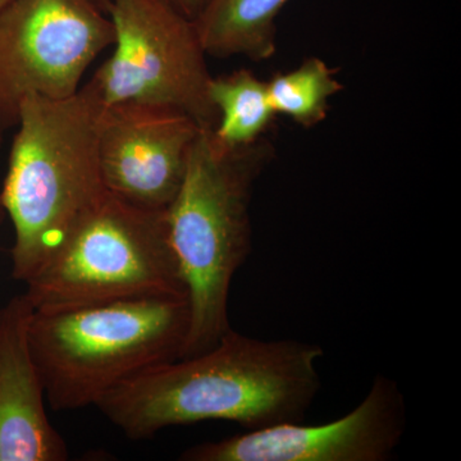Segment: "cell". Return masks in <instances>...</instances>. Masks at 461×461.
Instances as JSON below:
<instances>
[{
  "instance_id": "obj_1",
  "label": "cell",
  "mask_w": 461,
  "mask_h": 461,
  "mask_svg": "<svg viewBox=\"0 0 461 461\" xmlns=\"http://www.w3.org/2000/svg\"><path fill=\"white\" fill-rule=\"evenodd\" d=\"M323 355L313 342L254 339L230 329L204 353L121 382L96 408L132 439L205 420L247 430L300 423L320 393Z\"/></svg>"
},
{
  "instance_id": "obj_2",
  "label": "cell",
  "mask_w": 461,
  "mask_h": 461,
  "mask_svg": "<svg viewBox=\"0 0 461 461\" xmlns=\"http://www.w3.org/2000/svg\"><path fill=\"white\" fill-rule=\"evenodd\" d=\"M103 108L89 83L68 98L29 95L21 103L0 191L14 227V280L38 275L107 191L98 148Z\"/></svg>"
},
{
  "instance_id": "obj_3",
  "label": "cell",
  "mask_w": 461,
  "mask_h": 461,
  "mask_svg": "<svg viewBox=\"0 0 461 461\" xmlns=\"http://www.w3.org/2000/svg\"><path fill=\"white\" fill-rule=\"evenodd\" d=\"M272 150L266 139L245 148L221 147L209 127L194 142L180 190L166 209L190 309L181 357L204 353L232 329L230 285L251 253V194Z\"/></svg>"
},
{
  "instance_id": "obj_4",
  "label": "cell",
  "mask_w": 461,
  "mask_h": 461,
  "mask_svg": "<svg viewBox=\"0 0 461 461\" xmlns=\"http://www.w3.org/2000/svg\"><path fill=\"white\" fill-rule=\"evenodd\" d=\"M189 326L185 296L33 312L30 348L47 402L59 411L98 405L121 382L180 359Z\"/></svg>"
},
{
  "instance_id": "obj_5",
  "label": "cell",
  "mask_w": 461,
  "mask_h": 461,
  "mask_svg": "<svg viewBox=\"0 0 461 461\" xmlns=\"http://www.w3.org/2000/svg\"><path fill=\"white\" fill-rule=\"evenodd\" d=\"M25 285L33 312L136 297H187L169 242L166 209L142 208L108 190Z\"/></svg>"
},
{
  "instance_id": "obj_6",
  "label": "cell",
  "mask_w": 461,
  "mask_h": 461,
  "mask_svg": "<svg viewBox=\"0 0 461 461\" xmlns=\"http://www.w3.org/2000/svg\"><path fill=\"white\" fill-rule=\"evenodd\" d=\"M114 51L89 81L103 104L166 105L214 129L212 75L195 23L167 0H102Z\"/></svg>"
},
{
  "instance_id": "obj_7",
  "label": "cell",
  "mask_w": 461,
  "mask_h": 461,
  "mask_svg": "<svg viewBox=\"0 0 461 461\" xmlns=\"http://www.w3.org/2000/svg\"><path fill=\"white\" fill-rule=\"evenodd\" d=\"M102 0H12L0 9V129L17 126L29 95H74L86 69L113 44Z\"/></svg>"
},
{
  "instance_id": "obj_8",
  "label": "cell",
  "mask_w": 461,
  "mask_h": 461,
  "mask_svg": "<svg viewBox=\"0 0 461 461\" xmlns=\"http://www.w3.org/2000/svg\"><path fill=\"white\" fill-rule=\"evenodd\" d=\"M408 427L405 395L377 375L357 408L329 423H285L191 446L184 461H388Z\"/></svg>"
},
{
  "instance_id": "obj_9",
  "label": "cell",
  "mask_w": 461,
  "mask_h": 461,
  "mask_svg": "<svg viewBox=\"0 0 461 461\" xmlns=\"http://www.w3.org/2000/svg\"><path fill=\"white\" fill-rule=\"evenodd\" d=\"M200 129L191 115L166 105H104L98 148L105 189L131 204L165 211L180 190Z\"/></svg>"
},
{
  "instance_id": "obj_10",
  "label": "cell",
  "mask_w": 461,
  "mask_h": 461,
  "mask_svg": "<svg viewBox=\"0 0 461 461\" xmlns=\"http://www.w3.org/2000/svg\"><path fill=\"white\" fill-rule=\"evenodd\" d=\"M33 308L23 295L0 309V461H65L68 450L45 408L30 348Z\"/></svg>"
},
{
  "instance_id": "obj_11",
  "label": "cell",
  "mask_w": 461,
  "mask_h": 461,
  "mask_svg": "<svg viewBox=\"0 0 461 461\" xmlns=\"http://www.w3.org/2000/svg\"><path fill=\"white\" fill-rule=\"evenodd\" d=\"M288 0H206L194 20L206 56L267 60L277 48L276 18Z\"/></svg>"
},
{
  "instance_id": "obj_12",
  "label": "cell",
  "mask_w": 461,
  "mask_h": 461,
  "mask_svg": "<svg viewBox=\"0 0 461 461\" xmlns=\"http://www.w3.org/2000/svg\"><path fill=\"white\" fill-rule=\"evenodd\" d=\"M209 98L218 114L214 140L226 149L245 148L263 140L277 117L268 83L249 69L212 76Z\"/></svg>"
},
{
  "instance_id": "obj_13",
  "label": "cell",
  "mask_w": 461,
  "mask_h": 461,
  "mask_svg": "<svg viewBox=\"0 0 461 461\" xmlns=\"http://www.w3.org/2000/svg\"><path fill=\"white\" fill-rule=\"evenodd\" d=\"M268 90L277 115L311 129L326 120L330 99L341 93L344 85L323 59L309 57L295 69L276 75Z\"/></svg>"
},
{
  "instance_id": "obj_14",
  "label": "cell",
  "mask_w": 461,
  "mask_h": 461,
  "mask_svg": "<svg viewBox=\"0 0 461 461\" xmlns=\"http://www.w3.org/2000/svg\"><path fill=\"white\" fill-rule=\"evenodd\" d=\"M167 2L171 3L177 11L194 21L204 8L206 0H167Z\"/></svg>"
},
{
  "instance_id": "obj_15",
  "label": "cell",
  "mask_w": 461,
  "mask_h": 461,
  "mask_svg": "<svg viewBox=\"0 0 461 461\" xmlns=\"http://www.w3.org/2000/svg\"><path fill=\"white\" fill-rule=\"evenodd\" d=\"M2 130V129H0ZM5 209H3V206H2V202H0V222H2L3 221V217H5Z\"/></svg>"
},
{
  "instance_id": "obj_16",
  "label": "cell",
  "mask_w": 461,
  "mask_h": 461,
  "mask_svg": "<svg viewBox=\"0 0 461 461\" xmlns=\"http://www.w3.org/2000/svg\"><path fill=\"white\" fill-rule=\"evenodd\" d=\"M12 0H0V9L5 8Z\"/></svg>"
}]
</instances>
